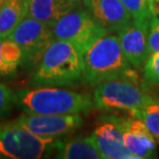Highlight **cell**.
Here are the masks:
<instances>
[{"mask_svg":"<svg viewBox=\"0 0 159 159\" xmlns=\"http://www.w3.org/2000/svg\"><path fill=\"white\" fill-rule=\"evenodd\" d=\"M56 39L68 41L84 53L92 43L109 32L88 11L72 9L52 27Z\"/></svg>","mask_w":159,"mask_h":159,"instance_id":"6","label":"cell"},{"mask_svg":"<svg viewBox=\"0 0 159 159\" xmlns=\"http://www.w3.org/2000/svg\"><path fill=\"white\" fill-rule=\"evenodd\" d=\"M54 138L33 134L17 122L0 123V157L37 159L54 149Z\"/></svg>","mask_w":159,"mask_h":159,"instance_id":"5","label":"cell"},{"mask_svg":"<svg viewBox=\"0 0 159 159\" xmlns=\"http://www.w3.org/2000/svg\"><path fill=\"white\" fill-rule=\"evenodd\" d=\"M125 118L106 115L98 121L91 138L103 159H134L123 143Z\"/></svg>","mask_w":159,"mask_h":159,"instance_id":"8","label":"cell"},{"mask_svg":"<svg viewBox=\"0 0 159 159\" xmlns=\"http://www.w3.org/2000/svg\"><path fill=\"white\" fill-rule=\"evenodd\" d=\"M133 117L139 118L146 124L156 144L159 145V98L153 97Z\"/></svg>","mask_w":159,"mask_h":159,"instance_id":"17","label":"cell"},{"mask_svg":"<svg viewBox=\"0 0 159 159\" xmlns=\"http://www.w3.org/2000/svg\"><path fill=\"white\" fill-rule=\"evenodd\" d=\"M27 0H6L0 6V37L6 39L27 17Z\"/></svg>","mask_w":159,"mask_h":159,"instance_id":"15","label":"cell"},{"mask_svg":"<svg viewBox=\"0 0 159 159\" xmlns=\"http://www.w3.org/2000/svg\"><path fill=\"white\" fill-rule=\"evenodd\" d=\"M152 98L147 84L139 80L133 70L96 85L93 93L97 109L128 112L131 116H135Z\"/></svg>","mask_w":159,"mask_h":159,"instance_id":"3","label":"cell"},{"mask_svg":"<svg viewBox=\"0 0 159 159\" xmlns=\"http://www.w3.org/2000/svg\"><path fill=\"white\" fill-rule=\"evenodd\" d=\"M132 20H151L155 14V0H121Z\"/></svg>","mask_w":159,"mask_h":159,"instance_id":"18","label":"cell"},{"mask_svg":"<svg viewBox=\"0 0 159 159\" xmlns=\"http://www.w3.org/2000/svg\"><path fill=\"white\" fill-rule=\"evenodd\" d=\"M83 80L90 86H96L132 70L118 36L114 34L107 33L92 43L83 53Z\"/></svg>","mask_w":159,"mask_h":159,"instance_id":"4","label":"cell"},{"mask_svg":"<svg viewBox=\"0 0 159 159\" xmlns=\"http://www.w3.org/2000/svg\"><path fill=\"white\" fill-rule=\"evenodd\" d=\"M16 103L27 114L39 115H80L95 107L89 94L55 86H39L19 92Z\"/></svg>","mask_w":159,"mask_h":159,"instance_id":"1","label":"cell"},{"mask_svg":"<svg viewBox=\"0 0 159 159\" xmlns=\"http://www.w3.org/2000/svg\"><path fill=\"white\" fill-rule=\"evenodd\" d=\"M17 94H15L8 87L0 84V115L9 110L11 104L16 102Z\"/></svg>","mask_w":159,"mask_h":159,"instance_id":"21","label":"cell"},{"mask_svg":"<svg viewBox=\"0 0 159 159\" xmlns=\"http://www.w3.org/2000/svg\"><path fill=\"white\" fill-rule=\"evenodd\" d=\"M70 1H72V2H75V3H79V2H81V1H83V0H70Z\"/></svg>","mask_w":159,"mask_h":159,"instance_id":"22","label":"cell"},{"mask_svg":"<svg viewBox=\"0 0 159 159\" xmlns=\"http://www.w3.org/2000/svg\"><path fill=\"white\" fill-rule=\"evenodd\" d=\"M88 12L107 32L119 31L132 18L121 0H83Z\"/></svg>","mask_w":159,"mask_h":159,"instance_id":"11","label":"cell"},{"mask_svg":"<svg viewBox=\"0 0 159 159\" xmlns=\"http://www.w3.org/2000/svg\"><path fill=\"white\" fill-rule=\"evenodd\" d=\"M123 143L134 159L153 158L156 154V142L146 124L139 118H125L123 126Z\"/></svg>","mask_w":159,"mask_h":159,"instance_id":"12","label":"cell"},{"mask_svg":"<svg viewBox=\"0 0 159 159\" xmlns=\"http://www.w3.org/2000/svg\"><path fill=\"white\" fill-rule=\"evenodd\" d=\"M23 59V52L15 41L0 37V77L15 74Z\"/></svg>","mask_w":159,"mask_h":159,"instance_id":"16","label":"cell"},{"mask_svg":"<svg viewBox=\"0 0 159 159\" xmlns=\"http://www.w3.org/2000/svg\"><path fill=\"white\" fill-rule=\"evenodd\" d=\"M144 79L146 82L159 86V52L148 56L144 64Z\"/></svg>","mask_w":159,"mask_h":159,"instance_id":"19","label":"cell"},{"mask_svg":"<svg viewBox=\"0 0 159 159\" xmlns=\"http://www.w3.org/2000/svg\"><path fill=\"white\" fill-rule=\"evenodd\" d=\"M4 1H6V0H0V6H1V5H2V3H3V2H4Z\"/></svg>","mask_w":159,"mask_h":159,"instance_id":"23","label":"cell"},{"mask_svg":"<svg viewBox=\"0 0 159 159\" xmlns=\"http://www.w3.org/2000/svg\"><path fill=\"white\" fill-rule=\"evenodd\" d=\"M149 55L159 52V12L155 11L150 20L148 35Z\"/></svg>","mask_w":159,"mask_h":159,"instance_id":"20","label":"cell"},{"mask_svg":"<svg viewBox=\"0 0 159 159\" xmlns=\"http://www.w3.org/2000/svg\"><path fill=\"white\" fill-rule=\"evenodd\" d=\"M16 122L35 135L56 139L81 127L84 120L80 115L28 114L19 117Z\"/></svg>","mask_w":159,"mask_h":159,"instance_id":"9","label":"cell"},{"mask_svg":"<svg viewBox=\"0 0 159 159\" xmlns=\"http://www.w3.org/2000/svg\"><path fill=\"white\" fill-rule=\"evenodd\" d=\"M83 53L68 41L55 39L41 56L33 84L69 86L83 80Z\"/></svg>","mask_w":159,"mask_h":159,"instance_id":"2","label":"cell"},{"mask_svg":"<svg viewBox=\"0 0 159 159\" xmlns=\"http://www.w3.org/2000/svg\"><path fill=\"white\" fill-rule=\"evenodd\" d=\"M7 39L15 41L23 52V58L39 63L47 48L55 39L50 25L26 17Z\"/></svg>","mask_w":159,"mask_h":159,"instance_id":"7","label":"cell"},{"mask_svg":"<svg viewBox=\"0 0 159 159\" xmlns=\"http://www.w3.org/2000/svg\"><path fill=\"white\" fill-rule=\"evenodd\" d=\"M149 25L150 20H131L117 35L124 55L133 67L144 65L149 56Z\"/></svg>","mask_w":159,"mask_h":159,"instance_id":"10","label":"cell"},{"mask_svg":"<svg viewBox=\"0 0 159 159\" xmlns=\"http://www.w3.org/2000/svg\"><path fill=\"white\" fill-rule=\"evenodd\" d=\"M54 149L62 159H103L91 136L67 142H56Z\"/></svg>","mask_w":159,"mask_h":159,"instance_id":"14","label":"cell"},{"mask_svg":"<svg viewBox=\"0 0 159 159\" xmlns=\"http://www.w3.org/2000/svg\"><path fill=\"white\" fill-rule=\"evenodd\" d=\"M27 17L43 22L51 27L72 9L77 3L70 0H27Z\"/></svg>","mask_w":159,"mask_h":159,"instance_id":"13","label":"cell"}]
</instances>
